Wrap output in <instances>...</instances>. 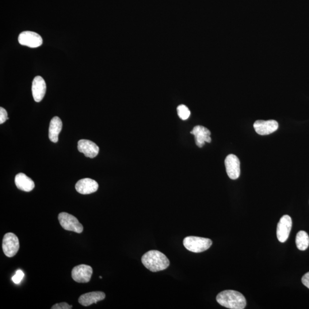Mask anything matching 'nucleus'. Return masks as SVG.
Masks as SVG:
<instances>
[{"label": "nucleus", "instance_id": "f257e3e1", "mask_svg": "<svg viewBox=\"0 0 309 309\" xmlns=\"http://www.w3.org/2000/svg\"><path fill=\"white\" fill-rule=\"evenodd\" d=\"M142 262L143 265L152 272L165 270L170 265L169 259L165 254L157 250L147 252L143 255Z\"/></svg>", "mask_w": 309, "mask_h": 309}, {"label": "nucleus", "instance_id": "f03ea898", "mask_svg": "<svg viewBox=\"0 0 309 309\" xmlns=\"http://www.w3.org/2000/svg\"><path fill=\"white\" fill-rule=\"evenodd\" d=\"M216 301L222 306L231 309H243L246 306V300L242 294L231 290L219 293Z\"/></svg>", "mask_w": 309, "mask_h": 309}, {"label": "nucleus", "instance_id": "7ed1b4c3", "mask_svg": "<svg viewBox=\"0 0 309 309\" xmlns=\"http://www.w3.org/2000/svg\"><path fill=\"white\" fill-rule=\"evenodd\" d=\"M212 244L211 239L198 236H188L183 240V245L186 249L196 253H202L208 250Z\"/></svg>", "mask_w": 309, "mask_h": 309}, {"label": "nucleus", "instance_id": "20e7f679", "mask_svg": "<svg viewBox=\"0 0 309 309\" xmlns=\"http://www.w3.org/2000/svg\"><path fill=\"white\" fill-rule=\"evenodd\" d=\"M58 219L61 226L64 230L74 231L76 233L80 234L83 231V225L79 222L76 217L67 212L59 213Z\"/></svg>", "mask_w": 309, "mask_h": 309}, {"label": "nucleus", "instance_id": "39448f33", "mask_svg": "<svg viewBox=\"0 0 309 309\" xmlns=\"http://www.w3.org/2000/svg\"><path fill=\"white\" fill-rule=\"evenodd\" d=\"M20 249V243L17 236L12 232H8L3 236L2 249L6 257L11 258L16 255Z\"/></svg>", "mask_w": 309, "mask_h": 309}, {"label": "nucleus", "instance_id": "423d86ee", "mask_svg": "<svg viewBox=\"0 0 309 309\" xmlns=\"http://www.w3.org/2000/svg\"><path fill=\"white\" fill-rule=\"evenodd\" d=\"M292 227L291 217L288 215L282 216L278 224L277 229V238L280 242L284 243L288 240Z\"/></svg>", "mask_w": 309, "mask_h": 309}, {"label": "nucleus", "instance_id": "0eeeda50", "mask_svg": "<svg viewBox=\"0 0 309 309\" xmlns=\"http://www.w3.org/2000/svg\"><path fill=\"white\" fill-rule=\"evenodd\" d=\"M93 269L90 266L80 265L75 266L72 271V277L78 283H88L91 280Z\"/></svg>", "mask_w": 309, "mask_h": 309}, {"label": "nucleus", "instance_id": "6e6552de", "mask_svg": "<svg viewBox=\"0 0 309 309\" xmlns=\"http://www.w3.org/2000/svg\"><path fill=\"white\" fill-rule=\"evenodd\" d=\"M19 43L30 48H37L43 44V39L36 32L25 31L21 33L18 38Z\"/></svg>", "mask_w": 309, "mask_h": 309}, {"label": "nucleus", "instance_id": "1a4fd4ad", "mask_svg": "<svg viewBox=\"0 0 309 309\" xmlns=\"http://www.w3.org/2000/svg\"><path fill=\"white\" fill-rule=\"evenodd\" d=\"M225 167L229 178L233 180L239 177L240 161L237 156L234 154L228 155L224 161Z\"/></svg>", "mask_w": 309, "mask_h": 309}, {"label": "nucleus", "instance_id": "9d476101", "mask_svg": "<svg viewBox=\"0 0 309 309\" xmlns=\"http://www.w3.org/2000/svg\"><path fill=\"white\" fill-rule=\"evenodd\" d=\"M195 136L197 146L202 148L205 146V143H211V132L207 128L202 125H197L190 132Z\"/></svg>", "mask_w": 309, "mask_h": 309}, {"label": "nucleus", "instance_id": "9b49d317", "mask_svg": "<svg viewBox=\"0 0 309 309\" xmlns=\"http://www.w3.org/2000/svg\"><path fill=\"white\" fill-rule=\"evenodd\" d=\"M254 128L258 134L268 135L277 130L278 123L274 120H257L254 124Z\"/></svg>", "mask_w": 309, "mask_h": 309}, {"label": "nucleus", "instance_id": "f8f14e48", "mask_svg": "<svg viewBox=\"0 0 309 309\" xmlns=\"http://www.w3.org/2000/svg\"><path fill=\"white\" fill-rule=\"evenodd\" d=\"M78 150L86 157L94 158L98 155L99 147L97 144L89 140L82 139L78 142Z\"/></svg>", "mask_w": 309, "mask_h": 309}, {"label": "nucleus", "instance_id": "ddd939ff", "mask_svg": "<svg viewBox=\"0 0 309 309\" xmlns=\"http://www.w3.org/2000/svg\"><path fill=\"white\" fill-rule=\"evenodd\" d=\"M47 86L45 80L40 76L34 78L32 83V92L34 101L40 102L44 98Z\"/></svg>", "mask_w": 309, "mask_h": 309}, {"label": "nucleus", "instance_id": "4468645a", "mask_svg": "<svg viewBox=\"0 0 309 309\" xmlns=\"http://www.w3.org/2000/svg\"><path fill=\"white\" fill-rule=\"evenodd\" d=\"M99 185L97 182L90 178L82 179L76 183L75 189L81 194L87 195L96 192Z\"/></svg>", "mask_w": 309, "mask_h": 309}, {"label": "nucleus", "instance_id": "2eb2a0df", "mask_svg": "<svg viewBox=\"0 0 309 309\" xmlns=\"http://www.w3.org/2000/svg\"><path fill=\"white\" fill-rule=\"evenodd\" d=\"M105 295L102 292L87 293L79 297V303L84 307H89L92 304H97L99 301L104 300Z\"/></svg>", "mask_w": 309, "mask_h": 309}, {"label": "nucleus", "instance_id": "dca6fc26", "mask_svg": "<svg viewBox=\"0 0 309 309\" xmlns=\"http://www.w3.org/2000/svg\"><path fill=\"white\" fill-rule=\"evenodd\" d=\"M15 184L17 188L23 192H30L34 188L35 185L31 179L23 173H19L15 177Z\"/></svg>", "mask_w": 309, "mask_h": 309}, {"label": "nucleus", "instance_id": "f3484780", "mask_svg": "<svg viewBox=\"0 0 309 309\" xmlns=\"http://www.w3.org/2000/svg\"><path fill=\"white\" fill-rule=\"evenodd\" d=\"M63 127V123L59 117H53L49 124V138L51 142L56 143L59 140V135Z\"/></svg>", "mask_w": 309, "mask_h": 309}, {"label": "nucleus", "instance_id": "a211bd4d", "mask_svg": "<svg viewBox=\"0 0 309 309\" xmlns=\"http://www.w3.org/2000/svg\"><path fill=\"white\" fill-rule=\"evenodd\" d=\"M296 245L300 250H306L309 246V236L307 232L300 231L298 232L296 239Z\"/></svg>", "mask_w": 309, "mask_h": 309}, {"label": "nucleus", "instance_id": "6ab92c4d", "mask_svg": "<svg viewBox=\"0 0 309 309\" xmlns=\"http://www.w3.org/2000/svg\"><path fill=\"white\" fill-rule=\"evenodd\" d=\"M177 111L178 116L183 120L189 119L191 112L188 106L185 105H180L178 106Z\"/></svg>", "mask_w": 309, "mask_h": 309}, {"label": "nucleus", "instance_id": "aec40b11", "mask_svg": "<svg viewBox=\"0 0 309 309\" xmlns=\"http://www.w3.org/2000/svg\"><path fill=\"white\" fill-rule=\"evenodd\" d=\"M24 277V273H23L21 270H18L16 274L14 275V276L11 278V280L13 281L14 284H19L22 281Z\"/></svg>", "mask_w": 309, "mask_h": 309}, {"label": "nucleus", "instance_id": "412c9836", "mask_svg": "<svg viewBox=\"0 0 309 309\" xmlns=\"http://www.w3.org/2000/svg\"><path fill=\"white\" fill-rule=\"evenodd\" d=\"M72 308V306L66 303L56 304L51 308L52 309H71Z\"/></svg>", "mask_w": 309, "mask_h": 309}, {"label": "nucleus", "instance_id": "4be33fe9", "mask_svg": "<svg viewBox=\"0 0 309 309\" xmlns=\"http://www.w3.org/2000/svg\"><path fill=\"white\" fill-rule=\"evenodd\" d=\"M7 119L9 118L7 117L6 110L2 107L0 108V124H3Z\"/></svg>", "mask_w": 309, "mask_h": 309}, {"label": "nucleus", "instance_id": "5701e85b", "mask_svg": "<svg viewBox=\"0 0 309 309\" xmlns=\"http://www.w3.org/2000/svg\"><path fill=\"white\" fill-rule=\"evenodd\" d=\"M302 282L306 287L309 289V272L304 275L302 278Z\"/></svg>", "mask_w": 309, "mask_h": 309}]
</instances>
